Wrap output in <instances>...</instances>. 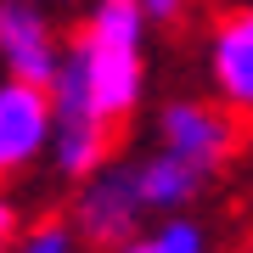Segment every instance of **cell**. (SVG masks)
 I'll use <instances>...</instances> for the list:
<instances>
[{
	"mask_svg": "<svg viewBox=\"0 0 253 253\" xmlns=\"http://www.w3.org/2000/svg\"><path fill=\"white\" fill-rule=\"evenodd\" d=\"M45 6H62V0H45Z\"/></svg>",
	"mask_w": 253,
	"mask_h": 253,
	"instance_id": "13",
	"label": "cell"
},
{
	"mask_svg": "<svg viewBox=\"0 0 253 253\" xmlns=\"http://www.w3.org/2000/svg\"><path fill=\"white\" fill-rule=\"evenodd\" d=\"M68 214L79 219V231H84L90 248H135V236L152 225V208H146L135 158L129 163L107 158L96 174H84V180L73 186V208Z\"/></svg>",
	"mask_w": 253,
	"mask_h": 253,
	"instance_id": "2",
	"label": "cell"
},
{
	"mask_svg": "<svg viewBox=\"0 0 253 253\" xmlns=\"http://www.w3.org/2000/svg\"><path fill=\"white\" fill-rule=\"evenodd\" d=\"M208 248V225L191 208H174V214H158L152 225L135 236V253H203Z\"/></svg>",
	"mask_w": 253,
	"mask_h": 253,
	"instance_id": "9",
	"label": "cell"
},
{
	"mask_svg": "<svg viewBox=\"0 0 253 253\" xmlns=\"http://www.w3.org/2000/svg\"><path fill=\"white\" fill-rule=\"evenodd\" d=\"M68 40L56 34L45 0H0V68L17 79L51 84L62 73Z\"/></svg>",
	"mask_w": 253,
	"mask_h": 253,
	"instance_id": "6",
	"label": "cell"
},
{
	"mask_svg": "<svg viewBox=\"0 0 253 253\" xmlns=\"http://www.w3.org/2000/svg\"><path fill=\"white\" fill-rule=\"evenodd\" d=\"M79 242H84V231H79L73 214H45V219H34V225L17 231V248L23 253H73Z\"/></svg>",
	"mask_w": 253,
	"mask_h": 253,
	"instance_id": "10",
	"label": "cell"
},
{
	"mask_svg": "<svg viewBox=\"0 0 253 253\" xmlns=\"http://www.w3.org/2000/svg\"><path fill=\"white\" fill-rule=\"evenodd\" d=\"M141 6H146V17H152V23H174V17L186 11V0H141Z\"/></svg>",
	"mask_w": 253,
	"mask_h": 253,
	"instance_id": "12",
	"label": "cell"
},
{
	"mask_svg": "<svg viewBox=\"0 0 253 253\" xmlns=\"http://www.w3.org/2000/svg\"><path fill=\"white\" fill-rule=\"evenodd\" d=\"M158 146H169V152H180L186 163H197V169L214 180L219 169L231 163L236 152V113L225 101H169V107L158 113Z\"/></svg>",
	"mask_w": 253,
	"mask_h": 253,
	"instance_id": "5",
	"label": "cell"
},
{
	"mask_svg": "<svg viewBox=\"0 0 253 253\" xmlns=\"http://www.w3.org/2000/svg\"><path fill=\"white\" fill-rule=\"evenodd\" d=\"M135 174H141V191H146V208L158 214H174V208H191L208 191V174L197 163H186L180 152H169V146H152L146 158H135Z\"/></svg>",
	"mask_w": 253,
	"mask_h": 253,
	"instance_id": "8",
	"label": "cell"
},
{
	"mask_svg": "<svg viewBox=\"0 0 253 253\" xmlns=\"http://www.w3.org/2000/svg\"><path fill=\"white\" fill-rule=\"evenodd\" d=\"M51 135H56L51 84L6 73L0 79V186L28 174L34 163H45L51 158Z\"/></svg>",
	"mask_w": 253,
	"mask_h": 253,
	"instance_id": "3",
	"label": "cell"
},
{
	"mask_svg": "<svg viewBox=\"0 0 253 253\" xmlns=\"http://www.w3.org/2000/svg\"><path fill=\"white\" fill-rule=\"evenodd\" d=\"M208 84L236 118H253V6H236L208 28Z\"/></svg>",
	"mask_w": 253,
	"mask_h": 253,
	"instance_id": "7",
	"label": "cell"
},
{
	"mask_svg": "<svg viewBox=\"0 0 253 253\" xmlns=\"http://www.w3.org/2000/svg\"><path fill=\"white\" fill-rule=\"evenodd\" d=\"M146 23L152 17L141 0H90L56 73L84 90L113 124H124L146 96Z\"/></svg>",
	"mask_w": 253,
	"mask_h": 253,
	"instance_id": "1",
	"label": "cell"
},
{
	"mask_svg": "<svg viewBox=\"0 0 253 253\" xmlns=\"http://www.w3.org/2000/svg\"><path fill=\"white\" fill-rule=\"evenodd\" d=\"M17 231H23V225H17V208H11V197L0 191V253L17 242Z\"/></svg>",
	"mask_w": 253,
	"mask_h": 253,
	"instance_id": "11",
	"label": "cell"
},
{
	"mask_svg": "<svg viewBox=\"0 0 253 253\" xmlns=\"http://www.w3.org/2000/svg\"><path fill=\"white\" fill-rule=\"evenodd\" d=\"M51 101H56V135H51V169L68 186H79L84 174H96L113 158V118L96 107L84 90H73L68 79H51Z\"/></svg>",
	"mask_w": 253,
	"mask_h": 253,
	"instance_id": "4",
	"label": "cell"
}]
</instances>
